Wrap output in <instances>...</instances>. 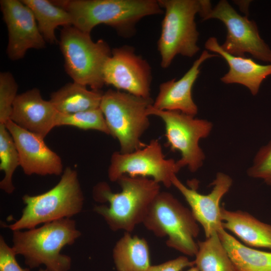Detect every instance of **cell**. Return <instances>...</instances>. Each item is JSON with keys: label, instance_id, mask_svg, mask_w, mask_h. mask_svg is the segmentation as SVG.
I'll return each instance as SVG.
<instances>
[{"label": "cell", "instance_id": "44dd1931", "mask_svg": "<svg viewBox=\"0 0 271 271\" xmlns=\"http://www.w3.org/2000/svg\"><path fill=\"white\" fill-rule=\"evenodd\" d=\"M218 233L235 271H271V252L247 246L224 229Z\"/></svg>", "mask_w": 271, "mask_h": 271}, {"label": "cell", "instance_id": "f1b7e54d", "mask_svg": "<svg viewBox=\"0 0 271 271\" xmlns=\"http://www.w3.org/2000/svg\"><path fill=\"white\" fill-rule=\"evenodd\" d=\"M16 254L2 235L0 236V271H30L29 267L22 268L17 262Z\"/></svg>", "mask_w": 271, "mask_h": 271}, {"label": "cell", "instance_id": "f546056e", "mask_svg": "<svg viewBox=\"0 0 271 271\" xmlns=\"http://www.w3.org/2000/svg\"><path fill=\"white\" fill-rule=\"evenodd\" d=\"M194 265V261H190L186 256H181L160 264L151 265L147 271H182Z\"/></svg>", "mask_w": 271, "mask_h": 271}, {"label": "cell", "instance_id": "1f68e13d", "mask_svg": "<svg viewBox=\"0 0 271 271\" xmlns=\"http://www.w3.org/2000/svg\"><path fill=\"white\" fill-rule=\"evenodd\" d=\"M38 271H48L46 269L40 268Z\"/></svg>", "mask_w": 271, "mask_h": 271}, {"label": "cell", "instance_id": "277c9868", "mask_svg": "<svg viewBox=\"0 0 271 271\" xmlns=\"http://www.w3.org/2000/svg\"><path fill=\"white\" fill-rule=\"evenodd\" d=\"M25 207L20 218L7 225L13 231L30 229L42 223L69 218L82 210L84 196L77 172L67 167L59 182L50 190L41 194L22 197Z\"/></svg>", "mask_w": 271, "mask_h": 271}, {"label": "cell", "instance_id": "5bb4252c", "mask_svg": "<svg viewBox=\"0 0 271 271\" xmlns=\"http://www.w3.org/2000/svg\"><path fill=\"white\" fill-rule=\"evenodd\" d=\"M172 184L182 195L191 208L198 223L204 230L206 238L218 233L222 229L220 201L229 191L233 180L227 174L218 172L211 185L212 189L207 194L199 193L196 188L188 187L177 177L172 178Z\"/></svg>", "mask_w": 271, "mask_h": 271}, {"label": "cell", "instance_id": "603a6c76", "mask_svg": "<svg viewBox=\"0 0 271 271\" xmlns=\"http://www.w3.org/2000/svg\"><path fill=\"white\" fill-rule=\"evenodd\" d=\"M32 11L39 30L46 43L57 42L55 31L59 26L72 25L69 13L48 0H22Z\"/></svg>", "mask_w": 271, "mask_h": 271}, {"label": "cell", "instance_id": "4dcf8cb0", "mask_svg": "<svg viewBox=\"0 0 271 271\" xmlns=\"http://www.w3.org/2000/svg\"><path fill=\"white\" fill-rule=\"evenodd\" d=\"M185 271H199L198 269L196 266L191 267L189 269Z\"/></svg>", "mask_w": 271, "mask_h": 271}, {"label": "cell", "instance_id": "8992f818", "mask_svg": "<svg viewBox=\"0 0 271 271\" xmlns=\"http://www.w3.org/2000/svg\"><path fill=\"white\" fill-rule=\"evenodd\" d=\"M157 236L168 237L166 244L183 254L195 256L198 243L195 238L199 227L191 210L172 194L160 192L151 203L143 222Z\"/></svg>", "mask_w": 271, "mask_h": 271}, {"label": "cell", "instance_id": "e0dca14e", "mask_svg": "<svg viewBox=\"0 0 271 271\" xmlns=\"http://www.w3.org/2000/svg\"><path fill=\"white\" fill-rule=\"evenodd\" d=\"M218 56L203 51L180 79L177 80L174 78L160 84L152 106L159 110L178 111L195 116L198 110L193 100L192 91L200 73V67L207 59Z\"/></svg>", "mask_w": 271, "mask_h": 271}, {"label": "cell", "instance_id": "d4e9b609", "mask_svg": "<svg viewBox=\"0 0 271 271\" xmlns=\"http://www.w3.org/2000/svg\"><path fill=\"white\" fill-rule=\"evenodd\" d=\"M0 170L5 173L0 182V188L10 194L15 189L12 177L20 163L16 145L5 124H0Z\"/></svg>", "mask_w": 271, "mask_h": 271}, {"label": "cell", "instance_id": "9a60e30c", "mask_svg": "<svg viewBox=\"0 0 271 271\" xmlns=\"http://www.w3.org/2000/svg\"><path fill=\"white\" fill-rule=\"evenodd\" d=\"M17 149L20 166L29 176L61 175L63 172L61 159L45 144L44 138L15 123L5 124Z\"/></svg>", "mask_w": 271, "mask_h": 271}, {"label": "cell", "instance_id": "4316f807", "mask_svg": "<svg viewBox=\"0 0 271 271\" xmlns=\"http://www.w3.org/2000/svg\"><path fill=\"white\" fill-rule=\"evenodd\" d=\"M18 89V84L11 73L1 72L0 124H5L10 119Z\"/></svg>", "mask_w": 271, "mask_h": 271}, {"label": "cell", "instance_id": "8fae6325", "mask_svg": "<svg viewBox=\"0 0 271 271\" xmlns=\"http://www.w3.org/2000/svg\"><path fill=\"white\" fill-rule=\"evenodd\" d=\"M216 19L227 29L225 41L221 47L235 56L250 54L256 59L271 63V49L260 38L256 23L236 12L226 0H221L202 18L203 21Z\"/></svg>", "mask_w": 271, "mask_h": 271}, {"label": "cell", "instance_id": "6da1fadb", "mask_svg": "<svg viewBox=\"0 0 271 271\" xmlns=\"http://www.w3.org/2000/svg\"><path fill=\"white\" fill-rule=\"evenodd\" d=\"M55 5L67 11L72 26L90 34L98 25L113 28L118 35L128 38L135 33L143 18L164 12L156 0H60Z\"/></svg>", "mask_w": 271, "mask_h": 271}, {"label": "cell", "instance_id": "7c38bea8", "mask_svg": "<svg viewBox=\"0 0 271 271\" xmlns=\"http://www.w3.org/2000/svg\"><path fill=\"white\" fill-rule=\"evenodd\" d=\"M103 77L105 84L116 90L144 98L151 97V67L130 46L112 50L103 67Z\"/></svg>", "mask_w": 271, "mask_h": 271}, {"label": "cell", "instance_id": "83f0119b", "mask_svg": "<svg viewBox=\"0 0 271 271\" xmlns=\"http://www.w3.org/2000/svg\"><path fill=\"white\" fill-rule=\"evenodd\" d=\"M246 172L248 177L271 185V140L258 150Z\"/></svg>", "mask_w": 271, "mask_h": 271}, {"label": "cell", "instance_id": "ba28073f", "mask_svg": "<svg viewBox=\"0 0 271 271\" xmlns=\"http://www.w3.org/2000/svg\"><path fill=\"white\" fill-rule=\"evenodd\" d=\"M164 13L158 41L161 66L167 68L178 55L193 57L199 51L195 17L200 0H158Z\"/></svg>", "mask_w": 271, "mask_h": 271}, {"label": "cell", "instance_id": "ac0fdd59", "mask_svg": "<svg viewBox=\"0 0 271 271\" xmlns=\"http://www.w3.org/2000/svg\"><path fill=\"white\" fill-rule=\"evenodd\" d=\"M205 47L221 56L229 66L228 72L220 80L225 84H241L253 95L257 94L263 80L271 75V64L261 65L251 58L232 55L222 49L215 37L208 39Z\"/></svg>", "mask_w": 271, "mask_h": 271}, {"label": "cell", "instance_id": "52a82bcc", "mask_svg": "<svg viewBox=\"0 0 271 271\" xmlns=\"http://www.w3.org/2000/svg\"><path fill=\"white\" fill-rule=\"evenodd\" d=\"M59 44L65 71L73 81L100 90L105 85L103 67L112 51L107 43L94 42L90 34L70 25L61 30Z\"/></svg>", "mask_w": 271, "mask_h": 271}, {"label": "cell", "instance_id": "9c48e42d", "mask_svg": "<svg viewBox=\"0 0 271 271\" xmlns=\"http://www.w3.org/2000/svg\"><path fill=\"white\" fill-rule=\"evenodd\" d=\"M153 105V104H152ZM151 105L148 115L160 117L165 127V137L172 151L181 155L177 162L181 168L187 167L196 172L202 167L205 155L199 146L200 141L207 138L212 128V123L206 119L196 118L178 111L162 110Z\"/></svg>", "mask_w": 271, "mask_h": 271}, {"label": "cell", "instance_id": "ffe728a7", "mask_svg": "<svg viewBox=\"0 0 271 271\" xmlns=\"http://www.w3.org/2000/svg\"><path fill=\"white\" fill-rule=\"evenodd\" d=\"M103 93L73 81L53 92L50 101L59 113L73 114L99 108Z\"/></svg>", "mask_w": 271, "mask_h": 271}, {"label": "cell", "instance_id": "2e32d148", "mask_svg": "<svg viewBox=\"0 0 271 271\" xmlns=\"http://www.w3.org/2000/svg\"><path fill=\"white\" fill-rule=\"evenodd\" d=\"M58 113L51 102L44 100L40 90L34 88L18 94L10 120L44 139L57 126Z\"/></svg>", "mask_w": 271, "mask_h": 271}, {"label": "cell", "instance_id": "4fadbf2b", "mask_svg": "<svg viewBox=\"0 0 271 271\" xmlns=\"http://www.w3.org/2000/svg\"><path fill=\"white\" fill-rule=\"evenodd\" d=\"M0 6L8 31L6 52L10 59H21L29 49L45 47L46 42L39 30L34 15L22 1L1 0Z\"/></svg>", "mask_w": 271, "mask_h": 271}, {"label": "cell", "instance_id": "7402d4cb", "mask_svg": "<svg viewBox=\"0 0 271 271\" xmlns=\"http://www.w3.org/2000/svg\"><path fill=\"white\" fill-rule=\"evenodd\" d=\"M113 258L117 271H147L151 265L147 241L128 232L116 243Z\"/></svg>", "mask_w": 271, "mask_h": 271}, {"label": "cell", "instance_id": "cb8c5ba5", "mask_svg": "<svg viewBox=\"0 0 271 271\" xmlns=\"http://www.w3.org/2000/svg\"><path fill=\"white\" fill-rule=\"evenodd\" d=\"M197 243L198 249L194 263L199 271H235L218 233Z\"/></svg>", "mask_w": 271, "mask_h": 271}, {"label": "cell", "instance_id": "484cf974", "mask_svg": "<svg viewBox=\"0 0 271 271\" xmlns=\"http://www.w3.org/2000/svg\"><path fill=\"white\" fill-rule=\"evenodd\" d=\"M57 126L70 125L80 129L96 130L110 135L104 116L100 108L73 114L58 113Z\"/></svg>", "mask_w": 271, "mask_h": 271}, {"label": "cell", "instance_id": "7a4b0ae2", "mask_svg": "<svg viewBox=\"0 0 271 271\" xmlns=\"http://www.w3.org/2000/svg\"><path fill=\"white\" fill-rule=\"evenodd\" d=\"M121 191L113 193L107 183L101 182L93 188V197L100 203L94 211L101 215L113 231L130 232L143 223L148 209L160 192V184L152 179L124 175L116 181Z\"/></svg>", "mask_w": 271, "mask_h": 271}, {"label": "cell", "instance_id": "5b68a950", "mask_svg": "<svg viewBox=\"0 0 271 271\" xmlns=\"http://www.w3.org/2000/svg\"><path fill=\"white\" fill-rule=\"evenodd\" d=\"M153 102L151 97L118 90L110 89L103 93L99 108L110 135L119 144L120 153H130L146 146L141 138L150 125L147 111Z\"/></svg>", "mask_w": 271, "mask_h": 271}, {"label": "cell", "instance_id": "30bf717a", "mask_svg": "<svg viewBox=\"0 0 271 271\" xmlns=\"http://www.w3.org/2000/svg\"><path fill=\"white\" fill-rule=\"evenodd\" d=\"M177 161L166 159L160 141L153 139L145 147L133 152H114L108 169L110 181L116 182L122 175L152 177L156 182L169 188L173 176L181 170Z\"/></svg>", "mask_w": 271, "mask_h": 271}, {"label": "cell", "instance_id": "d6986e66", "mask_svg": "<svg viewBox=\"0 0 271 271\" xmlns=\"http://www.w3.org/2000/svg\"><path fill=\"white\" fill-rule=\"evenodd\" d=\"M222 227L235 235L243 244L250 247L271 250V225L264 223L249 213L230 211L221 207Z\"/></svg>", "mask_w": 271, "mask_h": 271}, {"label": "cell", "instance_id": "3957f363", "mask_svg": "<svg viewBox=\"0 0 271 271\" xmlns=\"http://www.w3.org/2000/svg\"><path fill=\"white\" fill-rule=\"evenodd\" d=\"M81 234L76 221L65 218L25 231H14L12 247L16 255L23 256L31 269L43 264L48 271H69L71 258L61 250L72 245Z\"/></svg>", "mask_w": 271, "mask_h": 271}]
</instances>
